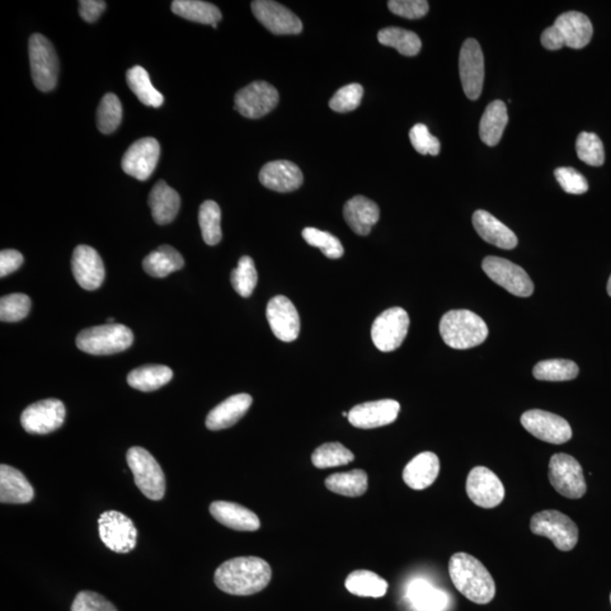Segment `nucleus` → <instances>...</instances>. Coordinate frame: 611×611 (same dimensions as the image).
Here are the masks:
<instances>
[{"instance_id":"nucleus-43","label":"nucleus","mask_w":611,"mask_h":611,"mask_svg":"<svg viewBox=\"0 0 611 611\" xmlns=\"http://www.w3.org/2000/svg\"><path fill=\"white\" fill-rule=\"evenodd\" d=\"M122 119V106L119 97L108 93L102 98L97 112V124L102 134H111L119 129Z\"/></svg>"},{"instance_id":"nucleus-52","label":"nucleus","mask_w":611,"mask_h":611,"mask_svg":"<svg viewBox=\"0 0 611 611\" xmlns=\"http://www.w3.org/2000/svg\"><path fill=\"white\" fill-rule=\"evenodd\" d=\"M388 5L393 14L409 20L424 17L430 11V4L426 0H391Z\"/></svg>"},{"instance_id":"nucleus-14","label":"nucleus","mask_w":611,"mask_h":611,"mask_svg":"<svg viewBox=\"0 0 611 611\" xmlns=\"http://www.w3.org/2000/svg\"><path fill=\"white\" fill-rule=\"evenodd\" d=\"M459 69L465 96L470 100H477L482 96L485 79V58L477 40L464 41L460 51Z\"/></svg>"},{"instance_id":"nucleus-42","label":"nucleus","mask_w":611,"mask_h":611,"mask_svg":"<svg viewBox=\"0 0 611 611\" xmlns=\"http://www.w3.org/2000/svg\"><path fill=\"white\" fill-rule=\"evenodd\" d=\"M199 223L204 242L210 246L218 244L223 239V230L220 206L215 202L206 201L201 205Z\"/></svg>"},{"instance_id":"nucleus-13","label":"nucleus","mask_w":611,"mask_h":611,"mask_svg":"<svg viewBox=\"0 0 611 611\" xmlns=\"http://www.w3.org/2000/svg\"><path fill=\"white\" fill-rule=\"evenodd\" d=\"M279 98V92L274 86L264 81H256L237 92L234 109L246 119H262L274 109Z\"/></svg>"},{"instance_id":"nucleus-20","label":"nucleus","mask_w":611,"mask_h":611,"mask_svg":"<svg viewBox=\"0 0 611 611\" xmlns=\"http://www.w3.org/2000/svg\"><path fill=\"white\" fill-rule=\"evenodd\" d=\"M266 317L274 335L284 342L297 340L300 333V317L291 300L276 295L267 304Z\"/></svg>"},{"instance_id":"nucleus-5","label":"nucleus","mask_w":611,"mask_h":611,"mask_svg":"<svg viewBox=\"0 0 611 611\" xmlns=\"http://www.w3.org/2000/svg\"><path fill=\"white\" fill-rule=\"evenodd\" d=\"M133 341L130 328L115 323L83 330L77 337V346L87 354L107 356L129 349Z\"/></svg>"},{"instance_id":"nucleus-44","label":"nucleus","mask_w":611,"mask_h":611,"mask_svg":"<svg viewBox=\"0 0 611 611\" xmlns=\"http://www.w3.org/2000/svg\"><path fill=\"white\" fill-rule=\"evenodd\" d=\"M258 280L255 263L249 256H243L238 266L232 272V285L238 295L243 298L251 297Z\"/></svg>"},{"instance_id":"nucleus-50","label":"nucleus","mask_w":611,"mask_h":611,"mask_svg":"<svg viewBox=\"0 0 611 611\" xmlns=\"http://www.w3.org/2000/svg\"><path fill=\"white\" fill-rule=\"evenodd\" d=\"M554 177L567 194L582 195L589 191V183L585 177L575 169L570 167L557 168L554 171Z\"/></svg>"},{"instance_id":"nucleus-15","label":"nucleus","mask_w":611,"mask_h":611,"mask_svg":"<svg viewBox=\"0 0 611 611\" xmlns=\"http://www.w3.org/2000/svg\"><path fill=\"white\" fill-rule=\"evenodd\" d=\"M66 417L64 403L47 399L27 407L21 416V424L29 434L46 435L59 430Z\"/></svg>"},{"instance_id":"nucleus-29","label":"nucleus","mask_w":611,"mask_h":611,"mask_svg":"<svg viewBox=\"0 0 611 611\" xmlns=\"http://www.w3.org/2000/svg\"><path fill=\"white\" fill-rule=\"evenodd\" d=\"M440 469V459L435 453L422 452L404 468L403 481L415 491H424L436 482Z\"/></svg>"},{"instance_id":"nucleus-37","label":"nucleus","mask_w":611,"mask_h":611,"mask_svg":"<svg viewBox=\"0 0 611 611\" xmlns=\"http://www.w3.org/2000/svg\"><path fill=\"white\" fill-rule=\"evenodd\" d=\"M328 491L347 497H359L368 489V476L364 470L355 469L349 472L335 473L327 477Z\"/></svg>"},{"instance_id":"nucleus-36","label":"nucleus","mask_w":611,"mask_h":611,"mask_svg":"<svg viewBox=\"0 0 611 611\" xmlns=\"http://www.w3.org/2000/svg\"><path fill=\"white\" fill-rule=\"evenodd\" d=\"M350 594L364 598H382L387 595L388 583L374 572L358 570L352 572L346 580Z\"/></svg>"},{"instance_id":"nucleus-18","label":"nucleus","mask_w":611,"mask_h":611,"mask_svg":"<svg viewBox=\"0 0 611 611\" xmlns=\"http://www.w3.org/2000/svg\"><path fill=\"white\" fill-rule=\"evenodd\" d=\"M252 11L258 22L274 35H299L303 31L300 18L279 3L256 0L252 3Z\"/></svg>"},{"instance_id":"nucleus-26","label":"nucleus","mask_w":611,"mask_h":611,"mask_svg":"<svg viewBox=\"0 0 611 611\" xmlns=\"http://www.w3.org/2000/svg\"><path fill=\"white\" fill-rule=\"evenodd\" d=\"M211 514L221 524L236 531H256L261 528V521L251 510L232 502H214L210 506Z\"/></svg>"},{"instance_id":"nucleus-54","label":"nucleus","mask_w":611,"mask_h":611,"mask_svg":"<svg viewBox=\"0 0 611 611\" xmlns=\"http://www.w3.org/2000/svg\"><path fill=\"white\" fill-rule=\"evenodd\" d=\"M78 4L79 16L88 23L96 22L107 7L106 2L101 0H81Z\"/></svg>"},{"instance_id":"nucleus-49","label":"nucleus","mask_w":611,"mask_h":611,"mask_svg":"<svg viewBox=\"0 0 611 611\" xmlns=\"http://www.w3.org/2000/svg\"><path fill=\"white\" fill-rule=\"evenodd\" d=\"M410 140L412 147L418 153L422 155H439L440 152V140L430 134V129L424 124H417L410 130Z\"/></svg>"},{"instance_id":"nucleus-51","label":"nucleus","mask_w":611,"mask_h":611,"mask_svg":"<svg viewBox=\"0 0 611 611\" xmlns=\"http://www.w3.org/2000/svg\"><path fill=\"white\" fill-rule=\"evenodd\" d=\"M70 611H119L105 596L93 591H82L77 595Z\"/></svg>"},{"instance_id":"nucleus-12","label":"nucleus","mask_w":611,"mask_h":611,"mask_svg":"<svg viewBox=\"0 0 611 611\" xmlns=\"http://www.w3.org/2000/svg\"><path fill=\"white\" fill-rule=\"evenodd\" d=\"M102 543L112 552L127 554L138 544V530L133 521L117 511L105 512L98 521Z\"/></svg>"},{"instance_id":"nucleus-39","label":"nucleus","mask_w":611,"mask_h":611,"mask_svg":"<svg viewBox=\"0 0 611 611\" xmlns=\"http://www.w3.org/2000/svg\"><path fill=\"white\" fill-rule=\"evenodd\" d=\"M380 45L392 47L399 54L413 57L420 53L421 40L415 32L401 29V27H387L378 32Z\"/></svg>"},{"instance_id":"nucleus-17","label":"nucleus","mask_w":611,"mask_h":611,"mask_svg":"<svg viewBox=\"0 0 611 611\" xmlns=\"http://www.w3.org/2000/svg\"><path fill=\"white\" fill-rule=\"evenodd\" d=\"M467 493L474 504L493 509L504 501L505 488L501 479L486 467H476L467 479Z\"/></svg>"},{"instance_id":"nucleus-16","label":"nucleus","mask_w":611,"mask_h":611,"mask_svg":"<svg viewBox=\"0 0 611 611\" xmlns=\"http://www.w3.org/2000/svg\"><path fill=\"white\" fill-rule=\"evenodd\" d=\"M521 424L538 440L561 445L572 439V428L561 416L544 410H529L521 417Z\"/></svg>"},{"instance_id":"nucleus-3","label":"nucleus","mask_w":611,"mask_h":611,"mask_svg":"<svg viewBox=\"0 0 611 611\" xmlns=\"http://www.w3.org/2000/svg\"><path fill=\"white\" fill-rule=\"evenodd\" d=\"M440 333L446 345L457 350L481 346L489 335L485 321L467 309L446 313L440 319Z\"/></svg>"},{"instance_id":"nucleus-32","label":"nucleus","mask_w":611,"mask_h":611,"mask_svg":"<svg viewBox=\"0 0 611 611\" xmlns=\"http://www.w3.org/2000/svg\"><path fill=\"white\" fill-rule=\"evenodd\" d=\"M507 122H509V115H507L505 102L496 100L489 103L482 117L481 126H479V134H481L482 142L489 147H495L500 143Z\"/></svg>"},{"instance_id":"nucleus-41","label":"nucleus","mask_w":611,"mask_h":611,"mask_svg":"<svg viewBox=\"0 0 611 611\" xmlns=\"http://www.w3.org/2000/svg\"><path fill=\"white\" fill-rule=\"evenodd\" d=\"M355 460L354 453L341 443H326L314 450L312 462L317 469H328L347 465Z\"/></svg>"},{"instance_id":"nucleus-21","label":"nucleus","mask_w":611,"mask_h":611,"mask_svg":"<svg viewBox=\"0 0 611 611\" xmlns=\"http://www.w3.org/2000/svg\"><path fill=\"white\" fill-rule=\"evenodd\" d=\"M399 409L401 407L396 399L366 402L352 408L347 419L356 428L373 430V428L388 426L396 421Z\"/></svg>"},{"instance_id":"nucleus-28","label":"nucleus","mask_w":611,"mask_h":611,"mask_svg":"<svg viewBox=\"0 0 611 611\" xmlns=\"http://www.w3.org/2000/svg\"><path fill=\"white\" fill-rule=\"evenodd\" d=\"M35 491L20 470L2 464L0 467V502L3 504H27Z\"/></svg>"},{"instance_id":"nucleus-8","label":"nucleus","mask_w":611,"mask_h":611,"mask_svg":"<svg viewBox=\"0 0 611 611\" xmlns=\"http://www.w3.org/2000/svg\"><path fill=\"white\" fill-rule=\"evenodd\" d=\"M530 529L546 537L562 552H570L579 542V528L567 515L558 511H543L531 519Z\"/></svg>"},{"instance_id":"nucleus-4","label":"nucleus","mask_w":611,"mask_h":611,"mask_svg":"<svg viewBox=\"0 0 611 611\" xmlns=\"http://www.w3.org/2000/svg\"><path fill=\"white\" fill-rule=\"evenodd\" d=\"M592 35L594 27L589 17L580 12H567L543 32L542 45L548 50H559L563 47L582 49L590 44Z\"/></svg>"},{"instance_id":"nucleus-9","label":"nucleus","mask_w":611,"mask_h":611,"mask_svg":"<svg viewBox=\"0 0 611 611\" xmlns=\"http://www.w3.org/2000/svg\"><path fill=\"white\" fill-rule=\"evenodd\" d=\"M549 482L562 496L579 500L585 495L586 482L579 461L571 455H553L549 462Z\"/></svg>"},{"instance_id":"nucleus-38","label":"nucleus","mask_w":611,"mask_h":611,"mask_svg":"<svg viewBox=\"0 0 611 611\" xmlns=\"http://www.w3.org/2000/svg\"><path fill=\"white\" fill-rule=\"evenodd\" d=\"M127 84L131 91L145 106L159 108L164 101L163 96L153 87L150 75L140 66H134L126 74Z\"/></svg>"},{"instance_id":"nucleus-25","label":"nucleus","mask_w":611,"mask_h":611,"mask_svg":"<svg viewBox=\"0 0 611 611\" xmlns=\"http://www.w3.org/2000/svg\"><path fill=\"white\" fill-rule=\"evenodd\" d=\"M472 223L479 236L488 243L502 249H513L518 246L515 233L487 211H476L472 216Z\"/></svg>"},{"instance_id":"nucleus-47","label":"nucleus","mask_w":611,"mask_h":611,"mask_svg":"<svg viewBox=\"0 0 611 611\" xmlns=\"http://www.w3.org/2000/svg\"><path fill=\"white\" fill-rule=\"evenodd\" d=\"M31 299L25 294L4 295L0 299V319L3 322H20L29 315Z\"/></svg>"},{"instance_id":"nucleus-35","label":"nucleus","mask_w":611,"mask_h":611,"mask_svg":"<svg viewBox=\"0 0 611 611\" xmlns=\"http://www.w3.org/2000/svg\"><path fill=\"white\" fill-rule=\"evenodd\" d=\"M171 11L185 20L201 25H218L223 18V14L215 5L200 0H175L171 4Z\"/></svg>"},{"instance_id":"nucleus-46","label":"nucleus","mask_w":611,"mask_h":611,"mask_svg":"<svg viewBox=\"0 0 611 611\" xmlns=\"http://www.w3.org/2000/svg\"><path fill=\"white\" fill-rule=\"evenodd\" d=\"M576 153L581 161L592 167L603 166L605 149L598 135L583 131L576 140Z\"/></svg>"},{"instance_id":"nucleus-11","label":"nucleus","mask_w":611,"mask_h":611,"mask_svg":"<svg viewBox=\"0 0 611 611\" xmlns=\"http://www.w3.org/2000/svg\"><path fill=\"white\" fill-rule=\"evenodd\" d=\"M482 270L489 279L516 297H530L533 294L534 285L529 274L521 266L505 258L486 257L482 262Z\"/></svg>"},{"instance_id":"nucleus-1","label":"nucleus","mask_w":611,"mask_h":611,"mask_svg":"<svg viewBox=\"0 0 611 611\" xmlns=\"http://www.w3.org/2000/svg\"><path fill=\"white\" fill-rule=\"evenodd\" d=\"M272 579L269 563L258 557H238L224 562L214 575L216 586L225 594L252 595L264 590Z\"/></svg>"},{"instance_id":"nucleus-6","label":"nucleus","mask_w":611,"mask_h":611,"mask_svg":"<svg viewBox=\"0 0 611 611\" xmlns=\"http://www.w3.org/2000/svg\"><path fill=\"white\" fill-rule=\"evenodd\" d=\"M136 486L149 500H162L166 493V477L158 461L143 448H131L126 455Z\"/></svg>"},{"instance_id":"nucleus-33","label":"nucleus","mask_w":611,"mask_h":611,"mask_svg":"<svg viewBox=\"0 0 611 611\" xmlns=\"http://www.w3.org/2000/svg\"><path fill=\"white\" fill-rule=\"evenodd\" d=\"M172 376V370L167 366L147 365L131 370L127 382L139 391L153 392L171 382Z\"/></svg>"},{"instance_id":"nucleus-53","label":"nucleus","mask_w":611,"mask_h":611,"mask_svg":"<svg viewBox=\"0 0 611 611\" xmlns=\"http://www.w3.org/2000/svg\"><path fill=\"white\" fill-rule=\"evenodd\" d=\"M25 258L16 249H4L0 253V276L5 277L20 269Z\"/></svg>"},{"instance_id":"nucleus-34","label":"nucleus","mask_w":611,"mask_h":611,"mask_svg":"<svg viewBox=\"0 0 611 611\" xmlns=\"http://www.w3.org/2000/svg\"><path fill=\"white\" fill-rule=\"evenodd\" d=\"M185 265L181 254L175 248L163 244L144 258L143 267L153 277H166Z\"/></svg>"},{"instance_id":"nucleus-56","label":"nucleus","mask_w":611,"mask_h":611,"mask_svg":"<svg viewBox=\"0 0 611 611\" xmlns=\"http://www.w3.org/2000/svg\"><path fill=\"white\" fill-rule=\"evenodd\" d=\"M610 603H611V595H610Z\"/></svg>"},{"instance_id":"nucleus-45","label":"nucleus","mask_w":611,"mask_h":611,"mask_svg":"<svg viewBox=\"0 0 611 611\" xmlns=\"http://www.w3.org/2000/svg\"><path fill=\"white\" fill-rule=\"evenodd\" d=\"M303 238L310 246L318 248L324 255L331 258V260H337L345 254L341 242L330 233L322 232V230L316 228H305Z\"/></svg>"},{"instance_id":"nucleus-31","label":"nucleus","mask_w":611,"mask_h":611,"mask_svg":"<svg viewBox=\"0 0 611 611\" xmlns=\"http://www.w3.org/2000/svg\"><path fill=\"white\" fill-rule=\"evenodd\" d=\"M407 596L413 607L419 611H444L450 603L446 592L422 579L413 580L409 585Z\"/></svg>"},{"instance_id":"nucleus-48","label":"nucleus","mask_w":611,"mask_h":611,"mask_svg":"<svg viewBox=\"0 0 611 611\" xmlns=\"http://www.w3.org/2000/svg\"><path fill=\"white\" fill-rule=\"evenodd\" d=\"M364 96V88L360 84H349L340 88L330 100L332 110L346 114L354 111L360 106Z\"/></svg>"},{"instance_id":"nucleus-22","label":"nucleus","mask_w":611,"mask_h":611,"mask_svg":"<svg viewBox=\"0 0 611 611\" xmlns=\"http://www.w3.org/2000/svg\"><path fill=\"white\" fill-rule=\"evenodd\" d=\"M72 271L78 284L86 290L100 288L105 281V265L96 249L79 244L73 253Z\"/></svg>"},{"instance_id":"nucleus-19","label":"nucleus","mask_w":611,"mask_h":611,"mask_svg":"<svg viewBox=\"0 0 611 611\" xmlns=\"http://www.w3.org/2000/svg\"><path fill=\"white\" fill-rule=\"evenodd\" d=\"M160 144L153 138L140 139L131 144L121 160L122 171L139 181H147L157 168Z\"/></svg>"},{"instance_id":"nucleus-24","label":"nucleus","mask_w":611,"mask_h":611,"mask_svg":"<svg viewBox=\"0 0 611 611\" xmlns=\"http://www.w3.org/2000/svg\"><path fill=\"white\" fill-rule=\"evenodd\" d=\"M253 403L249 394H236L216 406L206 418V427L210 430H227L237 424L246 415Z\"/></svg>"},{"instance_id":"nucleus-40","label":"nucleus","mask_w":611,"mask_h":611,"mask_svg":"<svg viewBox=\"0 0 611 611\" xmlns=\"http://www.w3.org/2000/svg\"><path fill=\"white\" fill-rule=\"evenodd\" d=\"M579 373V366L575 361L565 359L540 361L533 368L534 378L547 382H566L575 379Z\"/></svg>"},{"instance_id":"nucleus-7","label":"nucleus","mask_w":611,"mask_h":611,"mask_svg":"<svg viewBox=\"0 0 611 611\" xmlns=\"http://www.w3.org/2000/svg\"><path fill=\"white\" fill-rule=\"evenodd\" d=\"M29 56L35 86L42 92L54 90L57 86L59 61L53 44L36 33L30 37Z\"/></svg>"},{"instance_id":"nucleus-23","label":"nucleus","mask_w":611,"mask_h":611,"mask_svg":"<svg viewBox=\"0 0 611 611\" xmlns=\"http://www.w3.org/2000/svg\"><path fill=\"white\" fill-rule=\"evenodd\" d=\"M262 185L277 192L297 191L304 182V175L297 164L286 160L266 163L260 172Z\"/></svg>"},{"instance_id":"nucleus-10","label":"nucleus","mask_w":611,"mask_h":611,"mask_svg":"<svg viewBox=\"0 0 611 611\" xmlns=\"http://www.w3.org/2000/svg\"><path fill=\"white\" fill-rule=\"evenodd\" d=\"M410 318L401 307L385 310L375 319L371 326V338L376 347L382 352H392L402 346L408 336Z\"/></svg>"},{"instance_id":"nucleus-30","label":"nucleus","mask_w":611,"mask_h":611,"mask_svg":"<svg viewBox=\"0 0 611 611\" xmlns=\"http://www.w3.org/2000/svg\"><path fill=\"white\" fill-rule=\"evenodd\" d=\"M150 209L158 224H168L175 220L181 209V196L168 183L160 181L155 183L149 196Z\"/></svg>"},{"instance_id":"nucleus-55","label":"nucleus","mask_w":611,"mask_h":611,"mask_svg":"<svg viewBox=\"0 0 611 611\" xmlns=\"http://www.w3.org/2000/svg\"><path fill=\"white\" fill-rule=\"evenodd\" d=\"M607 291H608V295L611 297V275L609 277V281H608V285H607Z\"/></svg>"},{"instance_id":"nucleus-2","label":"nucleus","mask_w":611,"mask_h":611,"mask_svg":"<svg viewBox=\"0 0 611 611\" xmlns=\"http://www.w3.org/2000/svg\"><path fill=\"white\" fill-rule=\"evenodd\" d=\"M450 580L465 598L478 605H487L495 598L496 585L481 561L465 553L450 559Z\"/></svg>"},{"instance_id":"nucleus-27","label":"nucleus","mask_w":611,"mask_h":611,"mask_svg":"<svg viewBox=\"0 0 611 611\" xmlns=\"http://www.w3.org/2000/svg\"><path fill=\"white\" fill-rule=\"evenodd\" d=\"M343 216L352 232L359 236H367L370 233L371 228L378 223L379 208L375 202L358 195L347 202Z\"/></svg>"}]
</instances>
